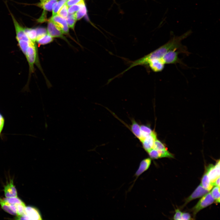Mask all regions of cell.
Here are the masks:
<instances>
[{"instance_id":"6da1fadb","label":"cell","mask_w":220,"mask_h":220,"mask_svg":"<svg viewBox=\"0 0 220 220\" xmlns=\"http://www.w3.org/2000/svg\"><path fill=\"white\" fill-rule=\"evenodd\" d=\"M191 32L189 30L181 36H174L164 45L142 57L133 62L129 66V68L139 65H147L154 72L162 71L165 65L163 61L164 57L171 50L185 47L182 45L181 42L189 36Z\"/></svg>"},{"instance_id":"7a4b0ae2","label":"cell","mask_w":220,"mask_h":220,"mask_svg":"<svg viewBox=\"0 0 220 220\" xmlns=\"http://www.w3.org/2000/svg\"><path fill=\"white\" fill-rule=\"evenodd\" d=\"M215 201L211 193H208L199 200L196 205L192 208L191 211L195 216L200 210L212 204Z\"/></svg>"},{"instance_id":"3957f363","label":"cell","mask_w":220,"mask_h":220,"mask_svg":"<svg viewBox=\"0 0 220 220\" xmlns=\"http://www.w3.org/2000/svg\"><path fill=\"white\" fill-rule=\"evenodd\" d=\"M18 218L19 220L42 219L39 210L36 208L31 206H26L24 214L19 216Z\"/></svg>"},{"instance_id":"277c9868","label":"cell","mask_w":220,"mask_h":220,"mask_svg":"<svg viewBox=\"0 0 220 220\" xmlns=\"http://www.w3.org/2000/svg\"><path fill=\"white\" fill-rule=\"evenodd\" d=\"M47 32L52 37L61 38L71 45L66 38L63 35V33L60 29L50 20L48 23Z\"/></svg>"},{"instance_id":"5b68a950","label":"cell","mask_w":220,"mask_h":220,"mask_svg":"<svg viewBox=\"0 0 220 220\" xmlns=\"http://www.w3.org/2000/svg\"><path fill=\"white\" fill-rule=\"evenodd\" d=\"M50 20L53 21L60 29L63 34H68V26L65 18L56 14L52 16Z\"/></svg>"},{"instance_id":"8992f818","label":"cell","mask_w":220,"mask_h":220,"mask_svg":"<svg viewBox=\"0 0 220 220\" xmlns=\"http://www.w3.org/2000/svg\"><path fill=\"white\" fill-rule=\"evenodd\" d=\"M156 139V133L153 131L152 134L141 141L144 149L147 152L153 148L154 141Z\"/></svg>"},{"instance_id":"52a82bcc","label":"cell","mask_w":220,"mask_h":220,"mask_svg":"<svg viewBox=\"0 0 220 220\" xmlns=\"http://www.w3.org/2000/svg\"><path fill=\"white\" fill-rule=\"evenodd\" d=\"M209 191L204 189L200 184L196 189L193 193L185 200L183 206H185L187 203L194 199L203 196Z\"/></svg>"},{"instance_id":"ba28073f","label":"cell","mask_w":220,"mask_h":220,"mask_svg":"<svg viewBox=\"0 0 220 220\" xmlns=\"http://www.w3.org/2000/svg\"><path fill=\"white\" fill-rule=\"evenodd\" d=\"M4 191L6 197H17V190L14 185L13 179L10 180L4 186Z\"/></svg>"},{"instance_id":"9c48e42d","label":"cell","mask_w":220,"mask_h":220,"mask_svg":"<svg viewBox=\"0 0 220 220\" xmlns=\"http://www.w3.org/2000/svg\"><path fill=\"white\" fill-rule=\"evenodd\" d=\"M151 163L150 158H146L140 162L139 167L135 173L136 179L149 168Z\"/></svg>"},{"instance_id":"30bf717a","label":"cell","mask_w":220,"mask_h":220,"mask_svg":"<svg viewBox=\"0 0 220 220\" xmlns=\"http://www.w3.org/2000/svg\"><path fill=\"white\" fill-rule=\"evenodd\" d=\"M0 204L2 208L6 212L13 215H17L15 206L5 201L0 198Z\"/></svg>"},{"instance_id":"8fae6325","label":"cell","mask_w":220,"mask_h":220,"mask_svg":"<svg viewBox=\"0 0 220 220\" xmlns=\"http://www.w3.org/2000/svg\"><path fill=\"white\" fill-rule=\"evenodd\" d=\"M206 172L212 185L216 179L220 177V174L218 173L214 166L212 164L209 165L207 167Z\"/></svg>"},{"instance_id":"7c38bea8","label":"cell","mask_w":220,"mask_h":220,"mask_svg":"<svg viewBox=\"0 0 220 220\" xmlns=\"http://www.w3.org/2000/svg\"><path fill=\"white\" fill-rule=\"evenodd\" d=\"M57 1V0H46L41 2L38 5L44 10L51 11L54 5Z\"/></svg>"},{"instance_id":"4fadbf2b","label":"cell","mask_w":220,"mask_h":220,"mask_svg":"<svg viewBox=\"0 0 220 220\" xmlns=\"http://www.w3.org/2000/svg\"><path fill=\"white\" fill-rule=\"evenodd\" d=\"M87 13V9L83 0L80 2V6L79 9L74 14L76 20L82 18Z\"/></svg>"},{"instance_id":"5bb4252c","label":"cell","mask_w":220,"mask_h":220,"mask_svg":"<svg viewBox=\"0 0 220 220\" xmlns=\"http://www.w3.org/2000/svg\"><path fill=\"white\" fill-rule=\"evenodd\" d=\"M200 184L204 189L209 191L213 188V186L206 172L202 178Z\"/></svg>"},{"instance_id":"9a60e30c","label":"cell","mask_w":220,"mask_h":220,"mask_svg":"<svg viewBox=\"0 0 220 220\" xmlns=\"http://www.w3.org/2000/svg\"><path fill=\"white\" fill-rule=\"evenodd\" d=\"M130 128L133 133L140 140L141 138L140 126L133 119Z\"/></svg>"},{"instance_id":"2e32d148","label":"cell","mask_w":220,"mask_h":220,"mask_svg":"<svg viewBox=\"0 0 220 220\" xmlns=\"http://www.w3.org/2000/svg\"><path fill=\"white\" fill-rule=\"evenodd\" d=\"M53 40V38L47 33L37 38L36 42L39 45H45L51 42Z\"/></svg>"},{"instance_id":"e0dca14e","label":"cell","mask_w":220,"mask_h":220,"mask_svg":"<svg viewBox=\"0 0 220 220\" xmlns=\"http://www.w3.org/2000/svg\"><path fill=\"white\" fill-rule=\"evenodd\" d=\"M24 31L28 38L34 42H36L37 37V32L36 29L25 28Z\"/></svg>"},{"instance_id":"ac0fdd59","label":"cell","mask_w":220,"mask_h":220,"mask_svg":"<svg viewBox=\"0 0 220 220\" xmlns=\"http://www.w3.org/2000/svg\"><path fill=\"white\" fill-rule=\"evenodd\" d=\"M140 129L141 131V138L140 140V141L152 134L153 131L150 127L143 125L140 126Z\"/></svg>"},{"instance_id":"d6986e66","label":"cell","mask_w":220,"mask_h":220,"mask_svg":"<svg viewBox=\"0 0 220 220\" xmlns=\"http://www.w3.org/2000/svg\"><path fill=\"white\" fill-rule=\"evenodd\" d=\"M6 202L10 204H23L24 203L17 197H6L3 199Z\"/></svg>"},{"instance_id":"ffe728a7","label":"cell","mask_w":220,"mask_h":220,"mask_svg":"<svg viewBox=\"0 0 220 220\" xmlns=\"http://www.w3.org/2000/svg\"><path fill=\"white\" fill-rule=\"evenodd\" d=\"M76 19L74 14L69 13L66 17V20L69 28L74 29Z\"/></svg>"},{"instance_id":"44dd1931","label":"cell","mask_w":220,"mask_h":220,"mask_svg":"<svg viewBox=\"0 0 220 220\" xmlns=\"http://www.w3.org/2000/svg\"><path fill=\"white\" fill-rule=\"evenodd\" d=\"M211 193L216 203H220V187L216 186L212 189Z\"/></svg>"},{"instance_id":"7402d4cb","label":"cell","mask_w":220,"mask_h":220,"mask_svg":"<svg viewBox=\"0 0 220 220\" xmlns=\"http://www.w3.org/2000/svg\"><path fill=\"white\" fill-rule=\"evenodd\" d=\"M68 0H60L58 2H56L54 5L53 9V16L57 13L58 12Z\"/></svg>"},{"instance_id":"603a6c76","label":"cell","mask_w":220,"mask_h":220,"mask_svg":"<svg viewBox=\"0 0 220 220\" xmlns=\"http://www.w3.org/2000/svg\"><path fill=\"white\" fill-rule=\"evenodd\" d=\"M147 152L151 159H158L161 158V155L160 150L152 148Z\"/></svg>"},{"instance_id":"cb8c5ba5","label":"cell","mask_w":220,"mask_h":220,"mask_svg":"<svg viewBox=\"0 0 220 220\" xmlns=\"http://www.w3.org/2000/svg\"><path fill=\"white\" fill-rule=\"evenodd\" d=\"M15 206L17 216L23 215L25 213L26 206L24 204H14Z\"/></svg>"},{"instance_id":"d4e9b609","label":"cell","mask_w":220,"mask_h":220,"mask_svg":"<svg viewBox=\"0 0 220 220\" xmlns=\"http://www.w3.org/2000/svg\"><path fill=\"white\" fill-rule=\"evenodd\" d=\"M68 6L65 3L60 9L57 13L60 16L65 18L68 15Z\"/></svg>"},{"instance_id":"484cf974","label":"cell","mask_w":220,"mask_h":220,"mask_svg":"<svg viewBox=\"0 0 220 220\" xmlns=\"http://www.w3.org/2000/svg\"><path fill=\"white\" fill-rule=\"evenodd\" d=\"M153 148L158 150L167 149L165 145L157 139L154 141Z\"/></svg>"},{"instance_id":"4316f807","label":"cell","mask_w":220,"mask_h":220,"mask_svg":"<svg viewBox=\"0 0 220 220\" xmlns=\"http://www.w3.org/2000/svg\"><path fill=\"white\" fill-rule=\"evenodd\" d=\"M37 32L36 39L47 33L46 29L43 28H35Z\"/></svg>"},{"instance_id":"83f0119b","label":"cell","mask_w":220,"mask_h":220,"mask_svg":"<svg viewBox=\"0 0 220 220\" xmlns=\"http://www.w3.org/2000/svg\"><path fill=\"white\" fill-rule=\"evenodd\" d=\"M80 2L77 4L76 5H72V6L69 7L68 9V12L69 13H73L77 12L80 8Z\"/></svg>"},{"instance_id":"f1b7e54d","label":"cell","mask_w":220,"mask_h":220,"mask_svg":"<svg viewBox=\"0 0 220 220\" xmlns=\"http://www.w3.org/2000/svg\"><path fill=\"white\" fill-rule=\"evenodd\" d=\"M175 213L174 217V220H181L182 212L178 209H177L175 211Z\"/></svg>"},{"instance_id":"f546056e","label":"cell","mask_w":220,"mask_h":220,"mask_svg":"<svg viewBox=\"0 0 220 220\" xmlns=\"http://www.w3.org/2000/svg\"><path fill=\"white\" fill-rule=\"evenodd\" d=\"M82 0H68L66 4L68 6H70L79 3Z\"/></svg>"},{"instance_id":"4dcf8cb0","label":"cell","mask_w":220,"mask_h":220,"mask_svg":"<svg viewBox=\"0 0 220 220\" xmlns=\"http://www.w3.org/2000/svg\"><path fill=\"white\" fill-rule=\"evenodd\" d=\"M191 219V217L189 214L188 213H182L181 220H188Z\"/></svg>"},{"instance_id":"1f68e13d","label":"cell","mask_w":220,"mask_h":220,"mask_svg":"<svg viewBox=\"0 0 220 220\" xmlns=\"http://www.w3.org/2000/svg\"><path fill=\"white\" fill-rule=\"evenodd\" d=\"M4 120L2 116L0 114V131L1 132L4 126Z\"/></svg>"},{"instance_id":"d6a6232c","label":"cell","mask_w":220,"mask_h":220,"mask_svg":"<svg viewBox=\"0 0 220 220\" xmlns=\"http://www.w3.org/2000/svg\"><path fill=\"white\" fill-rule=\"evenodd\" d=\"M45 12L44 11V12H43L41 16L38 20V21L39 22H42L45 21L46 18V13H45Z\"/></svg>"},{"instance_id":"836d02e7","label":"cell","mask_w":220,"mask_h":220,"mask_svg":"<svg viewBox=\"0 0 220 220\" xmlns=\"http://www.w3.org/2000/svg\"><path fill=\"white\" fill-rule=\"evenodd\" d=\"M215 168L218 173L220 174V160H219L216 163L215 165L214 166Z\"/></svg>"},{"instance_id":"e575fe53","label":"cell","mask_w":220,"mask_h":220,"mask_svg":"<svg viewBox=\"0 0 220 220\" xmlns=\"http://www.w3.org/2000/svg\"><path fill=\"white\" fill-rule=\"evenodd\" d=\"M213 186H216L220 187V177H218L212 184Z\"/></svg>"},{"instance_id":"d590c367","label":"cell","mask_w":220,"mask_h":220,"mask_svg":"<svg viewBox=\"0 0 220 220\" xmlns=\"http://www.w3.org/2000/svg\"><path fill=\"white\" fill-rule=\"evenodd\" d=\"M46 0H40L41 2L43 1H46Z\"/></svg>"},{"instance_id":"8d00e7d4","label":"cell","mask_w":220,"mask_h":220,"mask_svg":"<svg viewBox=\"0 0 220 220\" xmlns=\"http://www.w3.org/2000/svg\"><path fill=\"white\" fill-rule=\"evenodd\" d=\"M1 132L0 131V134L1 133Z\"/></svg>"}]
</instances>
